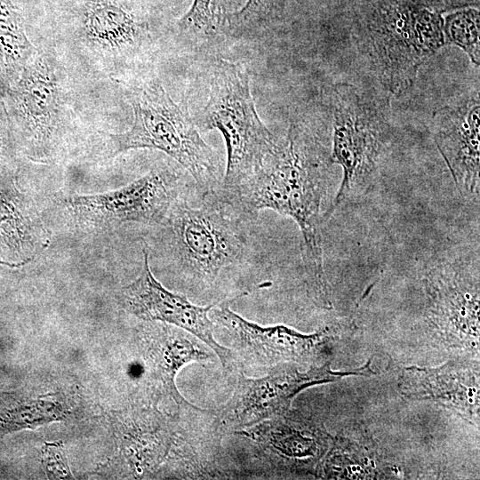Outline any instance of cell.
<instances>
[{
	"mask_svg": "<svg viewBox=\"0 0 480 480\" xmlns=\"http://www.w3.org/2000/svg\"><path fill=\"white\" fill-rule=\"evenodd\" d=\"M32 224L16 201L0 191V243L18 253L31 252L34 238Z\"/></svg>",
	"mask_w": 480,
	"mask_h": 480,
	"instance_id": "22",
	"label": "cell"
},
{
	"mask_svg": "<svg viewBox=\"0 0 480 480\" xmlns=\"http://www.w3.org/2000/svg\"><path fill=\"white\" fill-rule=\"evenodd\" d=\"M193 207L179 197L164 223L170 233L173 259L191 283L212 286L220 272L239 261L247 250L241 220L225 212L216 192L204 195Z\"/></svg>",
	"mask_w": 480,
	"mask_h": 480,
	"instance_id": "6",
	"label": "cell"
},
{
	"mask_svg": "<svg viewBox=\"0 0 480 480\" xmlns=\"http://www.w3.org/2000/svg\"><path fill=\"white\" fill-rule=\"evenodd\" d=\"M199 124L204 130H218L225 141L227 166L218 194L230 192L253 176L276 141L258 115L247 68L223 58L213 66Z\"/></svg>",
	"mask_w": 480,
	"mask_h": 480,
	"instance_id": "5",
	"label": "cell"
},
{
	"mask_svg": "<svg viewBox=\"0 0 480 480\" xmlns=\"http://www.w3.org/2000/svg\"><path fill=\"white\" fill-rule=\"evenodd\" d=\"M370 365L371 360L361 368L332 372L326 362L300 371L298 364L282 363L269 367L268 372L260 378H248L239 372L232 396L214 411L219 427L223 433H233L283 414L303 389L348 375L369 376L374 373Z\"/></svg>",
	"mask_w": 480,
	"mask_h": 480,
	"instance_id": "7",
	"label": "cell"
},
{
	"mask_svg": "<svg viewBox=\"0 0 480 480\" xmlns=\"http://www.w3.org/2000/svg\"><path fill=\"white\" fill-rule=\"evenodd\" d=\"M479 90L433 113L434 141L460 195L477 203L480 193Z\"/></svg>",
	"mask_w": 480,
	"mask_h": 480,
	"instance_id": "14",
	"label": "cell"
},
{
	"mask_svg": "<svg viewBox=\"0 0 480 480\" xmlns=\"http://www.w3.org/2000/svg\"><path fill=\"white\" fill-rule=\"evenodd\" d=\"M226 0H193L188 12L181 18L180 27L196 35L216 34L224 20Z\"/></svg>",
	"mask_w": 480,
	"mask_h": 480,
	"instance_id": "23",
	"label": "cell"
},
{
	"mask_svg": "<svg viewBox=\"0 0 480 480\" xmlns=\"http://www.w3.org/2000/svg\"><path fill=\"white\" fill-rule=\"evenodd\" d=\"M376 444L355 429L338 435L316 476L335 479H369L384 476Z\"/></svg>",
	"mask_w": 480,
	"mask_h": 480,
	"instance_id": "18",
	"label": "cell"
},
{
	"mask_svg": "<svg viewBox=\"0 0 480 480\" xmlns=\"http://www.w3.org/2000/svg\"><path fill=\"white\" fill-rule=\"evenodd\" d=\"M76 24L87 46L111 57L137 53L150 40L148 22L130 0H84Z\"/></svg>",
	"mask_w": 480,
	"mask_h": 480,
	"instance_id": "15",
	"label": "cell"
},
{
	"mask_svg": "<svg viewBox=\"0 0 480 480\" xmlns=\"http://www.w3.org/2000/svg\"><path fill=\"white\" fill-rule=\"evenodd\" d=\"M180 176L171 168H156L110 192L74 196L68 206L78 223L105 229L124 222L164 224L180 197Z\"/></svg>",
	"mask_w": 480,
	"mask_h": 480,
	"instance_id": "10",
	"label": "cell"
},
{
	"mask_svg": "<svg viewBox=\"0 0 480 480\" xmlns=\"http://www.w3.org/2000/svg\"><path fill=\"white\" fill-rule=\"evenodd\" d=\"M278 0H247L241 10L228 15L233 29L245 31L252 29L268 18Z\"/></svg>",
	"mask_w": 480,
	"mask_h": 480,
	"instance_id": "24",
	"label": "cell"
},
{
	"mask_svg": "<svg viewBox=\"0 0 480 480\" xmlns=\"http://www.w3.org/2000/svg\"><path fill=\"white\" fill-rule=\"evenodd\" d=\"M210 316L215 325L228 332L237 368L271 367L282 363L321 365L335 340V332L330 328L306 334L284 324L261 325L246 320L225 304H216Z\"/></svg>",
	"mask_w": 480,
	"mask_h": 480,
	"instance_id": "9",
	"label": "cell"
},
{
	"mask_svg": "<svg viewBox=\"0 0 480 480\" xmlns=\"http://www.w3.org/2000/svg\"><path fill=\"white\" fill-rule=\"evenodd\" d=\"M23 19L11 0H0V91L34 58Z\"/></svg>",
	"mask_w": 480,
	"mask_h": 480,
	"instance_id": "19",
	"label": "cell"
},
{
	"mask_svg": "<svg viewBox=\"0 0 480 480\" xmlns=\"http://www.w3.org/2000/svg\"><path fill=\"white\" fill-rule=\"evenodd\" d=\"M330 152L308 124L291 121L253 176L230 192L217 193L226 206L237 212L238 219H255L260 211L272 210L294 220L302 236L308 291L324 308L332 305L321 234L333 164Z\"/></svg>",
	"mask_w": 480,
	"mask_h": 480,
	"instance_id": "1",
	"label": "cell"
},
{
	"mask_svg": "<svg viewBox=\"0 0 480 480\" xmlns=\"http://www.w3.org/2000/svg\"><path fill=\"white\" fill-rule=\"evenodd\" d=\"M12 125L32 143L47 144L60 123L62 97L53 61L35 55L3 92Z\"/></svg>",
	"mask_w": 480,
	"mask_h": 480,
	"instance_id": "13",
	"label": "cell"
},
{
	"mask_svg": "<svg viewBox=\"0 0 480 480\" xmlns=\"http://www.w3.org/2000/svg\"><path fill=\"white\" fill-rule=\"evenodd\" d=\"M121 300L126 310L140 319L166 323L197 338L213 351L226 373L237 369L231 349L220 344L213 335L215 324L210 312L217 303L198 306L185 295L164 287L151 272L145 249L141 270L122 290Z\"/></svg>",
	"mask_w": 480,
	"mask_h": 480,
	"instance_id": "11",
	"label": "cell"
},
{
	"mask_svg": "<svg viewBox=\"0 0 480 480\" xmlns=\"http://www.w3.org/2000/svg\"><path fill=\"white\" fill-rule=\"evenodd\" d=\"M133 123L112 135L115 153L134 148L158 149L193 177L204 195L217 192L222 180L215 151L202 138L187 110L177 104L157 79L137 86L131 95Z\"/></svg>",
	"mask_w": 480,
	"mask_h": 480,
	"instance_id": "4",
	"label": "cell"
},
{
	"mask_svg": "<svg viewBox=\"0 0 480 480\" xmlns=\"http://www.w3.org/2000/svg\"><path fill=\"white\" fill-rule=\"evenodd\" d=\"M443 260L423 279L425 318L436 339L452 348H479L478 261Z\"/></svg>",
	"mask_w": 480,
	"mask_h": 480,
	"instance_id": "8",
	"label": "cell"
},
{
	"mask_svg": "<svg viewBox=\"0 0 480 480\" xmlns=\"http://www.w3.org/2000/svg\"><path fill=\"white\" fill-rule=\"evenodd\" d=\"M12 122L3 92L0 91V159L4 158L9 148V131Z\"/></svg>",
	"mask_w": 480,
	"mask_h": 480,
	"instance_id": "25",
	"label": "cell"
},
{
	"mask_svg": "<svg viewBox=\"0 0 480 480\" xmlns=\"http://www.w3.org/2000/svg\"><path fill=\"white\" fill-rule=\"evenodd\" d=\"M0 407V431L12 432L21 428H33L50 421L65 418L60 404L46 400L31 402L15 401Z\"/></svg>",
	"mask_w": 480,
	"mask_h": 480,
	"instance_id": "20",
	"label": "cell"
},
{
	"mask_svg": "<svg viewBox=\"0 0 480 480\" xmlns=\"http://www.w3.org/2000/svg\"><path fill=\"white\" fill-rule=\"evenodd\" d=\"M444 43L460 48L479 67L480 64V16L475 8L459 10L448 14L443 25Z\"/></svg>",
	"mask_w": 480,
	"mask_h": 480,
	"instance_id": "21",
	"label": "cell"
},
{
	"mask_svg": "<svg viewBox=\"0 0 480 480\" xmlns=\"http://www.w3.org/2000/svg\"><path fill=\"white\" fill-rule=\"evenodd\" d=\"M233 434L250 440L274 468L298 474H316L333 443L322 423L290 410Z\"/></svg>",
	"mask_w": 480,
	"mask_h": 480,
	"instance_id": "12",
	"label": "cell"
},
{
	"mask_svg": "<svg viewBox=\"0 0 480 480\" xmlns=\"http://www.w3.org/2000/svg\"><path fill=\"white\" fill-rule=\"evenodd\" d=\"M443 25L437 12L383 3L361 22L353 40L381 90L400 96L412 86L420 68L445 44Z\"/></svg>",
	"mask_w": 480,
	"mask_h": 480,
	"instance_id": "2",
	"label": "cell"
},
{
	"mask_svg": "<svg viewBox=\"0 0 480 480\" xmlns=\"http://www.w3.org/2000/svg\"><path fill=\"white\" fill-rule=\"evenodd\" d=\"M400 392L412 399H432L478 425V365L450 361L434 369L409 367L399 380Z\"/></svg>",
	"mask_w": 480,
	"mask_h": 480,
	"instance_id": "16",
	"label": "cell"
},
{
	"mask_svg": "<svg viewBox=\"0 0 480 480\" xmlns=\"http://www.w3.org/2000/svg\"><path fill=\"white\" fill-rule=\"evenodd\" d=\"M389 94L348 83L332 84L327 109L332 117V164L342 169L335 197L324 213L326 220L348 200L363 195L377 172L391 135Z\"/></svg>",
	"mask_w": 480,
	"mask_h": 480,
	"instance_id": "3",
	"label": "cell"
},
{
	"mask_svg": "<svg viewBox=\"0 0 480 480\" xmlns=\"http://www.w3.org/2000/svg\"><path fill=\"white\" fill-rule=\"evenodd\" d=\"M151 340L148 358L156 380L163 394L180 406L188 401L177 388L178 372L188 364L210 362L213 358L212 350L205 348L204 343L196 341L198 339L190 333L167 326L158 329Z\"/></svg>",
	"mask_w": 480,
	"mask_h": 480,
	"instance_id": "17",
	"label": "cell"
}]
</instances>
